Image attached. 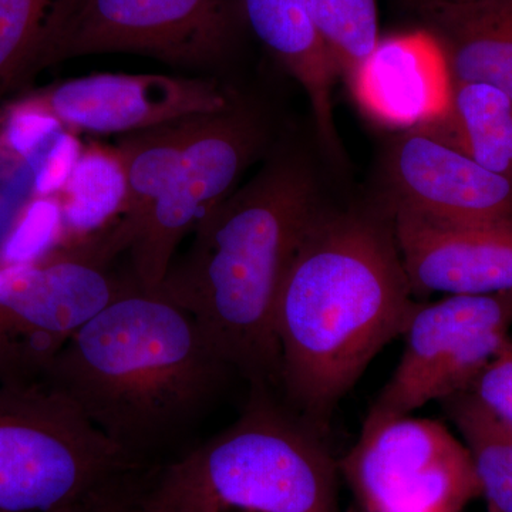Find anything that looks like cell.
<instances>
[{"label":"cell","instance_id":"cell-21","mask_svg":"<svg viewBox=\"0 0 512 512\" xmlns=\"http://www.w3.org/2000/svg\"><path fill=\"white\" fill-rule=\"evenodd\" d=\"M62 192L60 242L80 241L110 227L127 197L126 174L116 148L83 150Z\"/></svg>","mask_w":512,"mask_h":512},{"label":"cell","instance_id":"cell-11","mask_svg":"<svg viewBox=\"0 0 512 512\" xmlns=\"http://www.w3.org/2000/svg\"><path fill=\"white\" fill-rule=\"evenodd\" d=\"M25 97L67 130L123 136L215 113L234 100L214 80L151 73L90 74Z\"/></svg>","mask_w":512,"mask_h":512},{"label":"cell","instance_id":"cell-25","mask_svg":"<svg viewBox=\"0 0 512 512\" xmlns=\"http://www.w3.org/2000/svg\"><path fill=\"white\" fill-rule=\"evenodd\" d=\"M83 147L73 131L64 128L45 153L32 165L36 197H53L62 192L82 156Z\"/></svg>","mask_w":512,"mask_h":512},{"label":"cell","instance_id":"cell-29","mask_svg":"<svg viewBox=\"0 0 512 512\" xmlns=\"http://www.w3.org/2000/svg\"><path fill=\"white\" fill-rule=\"evenodd\" d=\"M82 512H96V511H94V507H92V508H87V510H84Z\"/></svg>","mask_w":512,"mask_h":512},{"label":"cell","instance_id":"cell-26","mask_svg":"<svg viewBox=\"0 0 512 512\" xmlns=\"http://www.w3.org/2000/svg\"><path fill=\"white\" fill-rule=\"evenodd\" d=\"M468 390L512 427V339L481 370Z\"/></svg>","mask_w":512,"mask_h":512},{"label":"cell","instance_id":"cell-13","mask_svg":"<svg viewBox=\"0 0 512 512\" xmlns=\"http://www.w3.org/2000/svg\"><path fill=\"white\" fill-rule=\"evenodd\" d=\"M390 215L416 298L512 291V221L447 224L400 210Z\"/></svg>","mask_w":512,"mask_h":512},{"label":"cell","instance_id":"cell-27","mask_svg":"<svg viewBox=\"0 0 512 512\" xmlns=\"http://www.w3.org/2000/svg\"><path fill=\"white\" fill-rule=\"evenodd\" d=\"M144 481L146 476L140 481L130 485L128 488L111 495L99 504L94 505L96 512H177L163 505L154 503L144 493Z\"/></svg>","mask_w":512,"mask_h":512},{"label":"cell","instance_id":"cell-5","mask_svg":"<svg viewBox=\"0 0 512 512\" xmlns=\"http://www.w3.org/2000/svg\"><path fill=\"white\" fill-rule=\"evenodd\" d=\"M148 470L86 419L50 369L0 360V512H80Z\"/></svg>","mask_w":512,"mask_h":512},{"label":"cell","instance_id":"cell-9","mask_svg":"<svg viewBox=\"0 0 512 512\" xmlns=\"http://www.w3.org/2000/svg\"><path fill=\"white\" fill-rule=\"evenodd\" d=\"M339 467L369 512H461L481 497L466 444L439 421L363 423Z\"/></svg>","mask_w":512,"mask_h":512},{"label":"cell","instance_id":"cell-2","mask_svg":"<svg viewBox=\"0 0 512 512\" xmlns=\"http://www.w3.org/2000/svg\"><path fill=\"white\" fill-rule=\"evenodd\" d=\"M50 372L86 419L146 468L180 456L234 373L190 312L138 285L84 323Z\"/></svg>","mask_w":512,"mask_h":512},{"label":"cell","instance_id":"cell-3","mask_svg":"<svg viewBox=\"0 0 512 512\" xmlns=\"http://www.w3.org/2000/svg\"><path fill=\"white\" fill-rule=\"evenodd\" d=\"M323 207L308 164L276 154L198 222L190 247L154 289L194 316L212 348L251 387L278 389L279 293Z\"/></svg>","mask_w":512,"mask_h":512},{"label":"cell","instance_id":"cell-8","mask_svg":"<svg viewBox=\"0 0 512 512\" xmlns=\"http://www.w3.org/2000/svg\"><path fill=\"white\" fill-rule=\"evenodd\" d=\"M511 326L512 291L420 302L403 333L402 359L365 423L410 416L467 390L507 345Z\"/></svg>","mask_w":512,"mask_h":512},{"label":"cell","instance_id":"cell-17","mask_svg":"<svg viewBox=\"0 0 512 512\" xmlns=\"http://www.w3.org/2000/svg\"><path fill=\"white\" fill-rule=\"evenodd\" d=\"M512 180V100L485 83L451 82L446 111L414 128Z\"/></svg>","mask_w":512,"mask_h":512},{"label":"cell","instance_id":"cell-12","mask_svg":"<svg viewBox=\"0 0 512 512\" xmlns=\"http://www.w3.org/2000/svg\"><path fill=\"white\" fill-rule=\"evenodd\" d=\"M386 177L392 211L447 224L512 221V180L423 131L406 130L394 138Z\"/></svg>","mask_w":512,"mask_h":512},{"label":"cell","instance_id":"cell-22","mask_svg":"<svg viewBox=\"0 0 512 512\" xmlns=\"http://www.w3.org/2000/svg\"><path fill=\"white\" fill-rule=\"evenodd\" d=\"M309 13L336 72L348 83L379 45L376 0H311Z\"/></svg>","mask_w":512,"mask_h":512},{"label":"cell","instance_id":"cell-1","mask_svg":"<svg viewBox=\"0 0 512 512\" xmlns=\"http://www.w3.org/2000/svg\"><path fill=\"white\" fill-rule=\"evenodd\" d=\"M420 302L392 215L323 207L286 272L278 308V389L319 431L373 359L403 335Z\"/></svg>","mask_w":512,"mask_h":512},{"label":"cell","instance_id":"cell-4","mask_svg":"<svg viewBox=\"0 0 512 512\" xmlns=\"http://www.w3.org/2000/svg\"><path fill=\"white\" fill-rule=\"evenodd\" d=\"M144 493L177 512H339L318 430L266 387L227 429L153 468Z\"/></svg>","mask_w":512,"mask_h":512},{"label":"cell","instance_id":"cell-15","mask_svg":"<svg viewBox=\"0 0 512 512\" xmlns=\"http://www.w3.org/2000/svg\"><path fill=\"white\" fill-rule=\"evenodd\" d=\"M311 0H239L242 19L308 96L320 141L342 157L333 119V89L339 74L313 28Z\"/></svg>","mask_w":512,"mask_h":512},{"label":"cell","instance_id":"cell-14","mask_svg":"<svg viewBox=\"0 0 512 512\" xmlns=\"http://www.w3.org/2000/svg\"><path fill=\"white\" fill-rule=\"evenodd\" d=\"M348 84L369 119L403 131L439 119L450 101L446 59L427 30L380 39Z\"/></svg>","mask_w":512,"mask_h":512},{"label":"cell","instance_id":"cell-16","mask_svg":"<svg viewBox=\"0 0 512 512\" xmlns=\"http://www.w3.org/2000/svg\"><path fill=\"white\" fill-rule=\"evenodd\" d=\"M451 82L485 83L512 100V0L423 10Z\"/></svg>","mask_w":512,"mask_h":512},{"label":"cell","instance_id":"cell-18","mask_svg":"<svg viewBox=\"0 0 512 512\" xmlns=\"http://www.w3.org/2000/svg\"><path fill=\"white\" fill-rule=\"evenodd\" d=\"M84 0H0V96L45 69Z\"/></svg>","mask_w":512,"mask_h":512},{"label":"cell","instance_id":"cell-23","mask_svg":"<svg viewBox=\"0 0 512 512\" xmlns=\"http://www.w3.org/2000/svg\"><path fill=\"white\" fill-rule=\"evenodd\" d=\"M64 126L53 114L23 97L10 104L3 117L6 147L32 167Z\"/></svg>","mask_w":512,"mask_h":512},{"label":"cell","instance_id":"cell-10","mask_svg":"<svg viewBox=\"0 0 512 512\" xmlns=\"http://www.w3.org/2000/svg\"><path fill=\"white\" fill-rule=\"evenodd\" d=\"M238 18L239 0H84L45 69L109 53L205 69L227 53Z\"/></svg>","mask_w":512,"mask_h":512},{"label":"cell","instance_id":"cell-6","mask_svg":"<svg viewBox=\"0 0 512 512\" xmlns=\"http://www.w3.org/2000/svg\"><path fill=\"white\" fill-rule=\"evenodd\" d=\"M265 146L261 114L237 97L201 117L180 167L151 207L131 224L113 222L104 229L111 254L128 255L131 278L141 289L161 285L181 241L238 187Z\"/></svg>","mask_w":512,"mask_h":512},{"label":"cell","instance_id":"cell-19","mask_svg":"<svg viewBox=\"0 0 512 512\" xmlns=\"http://www.w3.org/2000/svg\"><path fill=\"white\" fill-rule=\"evenodd\" d=\"M202 116L187 117L120 138L114 148L126 174L127 197L117 224L137 221L157 200L180 167Z\"/></svg>","mask_w":512,"mask_h":512},{"label":"cell","instance_id":"cell-24","mask_svg":"<svg viewBox=\"0 0 512 512\" xmlns=\"http://www.w3.org/2000/svg\"><path fill=\"white\" fill-rule=\"evenodd\" d=\"M62 238V202L55 197H36L26 208L18 228L6 245L9 264L39 258Z\"/></svg>","mask_w":512,"mask_h":512},{"label":"cell","instance_id":"cell-20","mask_svg":"<svg viewBox=\"0 0 512 512\" xmlns=\"http://www.w3.org/2000/svg\"><path fill=\"white\" fill-rule=\"evenodd\" d=\"M440 402L470 453L488 512H512V427L471 390Z\"/></svg>","mask_w":512,"mask_h":512},{"label":"cell","instance_id":"cell-28","mask_svg":"<svg viewBox=\"0 0 512 512\" xmlns=\"http://www.w3.org/2000/svg\"><path fill=\"white\" fill-rule=\"evenodd\" d=\"M407 2L420 13L423 10L440 8V6L471 5V3L488 2V0H407Z\"/></svg>","mask_w":512,"mask_h":512},{"label":"cell","instance_id":"cell-7","mask_svg":"<svg viewBox=\"0 0 512 512\" xmlns=\"http://www.w3.org/2000/svg\"><path fill=\"white\" fill-rule=\"evenodd\" d=\"M103 235L0 268V360L50 369L70 338L137 285L114 274Z\"/></svg>","mask_w":512,"mask_h":512}]
</instances>
